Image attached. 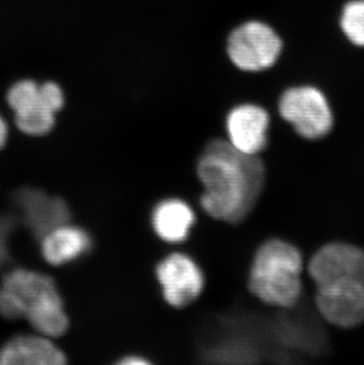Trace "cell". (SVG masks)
Instances as JSON below:
<instances>
[{
    "label": "cell",
    "mask_w": 364,
    "mask_h": 365,
    "mask_svg": "<svg viewBox=\"0 0 364 365\" xmlns=\"http://www.w3.org/2000/svg\"><path fill=\"white\" fill-rule=\"evenodd\" d=\"M270 118L263 108L243 104L234 108L227 116L228 142L238 150L258 155L268 145Z\"/></svg>",
    "instance_id": "10"
},
{
    "label": "cell",
    "mask_w": 364,
    "mask_h": 365,
    "mask_svg": "<svg viewBox=\"0 0 364 365\" xmlns=\"http://www.w3.org/2000/svg\"><path fill=\"white\" fill-rule=\"evenodd\" d=\"M279 113L302 138L320 140L333 130V115L323 93L313 86L286 90L279 101Z\"/></svg>",
    "instance_id": "6"
},
{
    "label": "cell",
    "mask_w": 364,
    "mask_h": 365,
    "mask_svg": "<svg viewBox=\"0 0 364 365\" xmlns=\"http://www.w3.org/2000/svg\"><path fill=\"white\" fill-rule=\"evenodd\" d=\"M7 138H9V128L5 120L0 116V149H3L4 145H6Z\"/></svg>",
    "instance_id": "16"
},
{
    "label": "cell",
    "mask_w": 364,
    "mask_h": 365,
    "mask_svg": "<svg viewBox=\"0 0 364 365\" xmlns=\"http://www.w3.org/2000/svg\"><path fill=\"white\" fill-rule=\"evenodd\" d=\"M308 272L316 286L340 277L364 273V250L348 242H329L310 259Z\"/></svg>",
    "instance_id": "9"
},
{
    "label": "cell",
    "mask_w": 364,
    "mask_h": 365,
    "mask_svg": "<svg viewBox=\"0 0 364 365\" xmlns=\"http://www.w3.org/2000/svg\"><path fill=\"white\" fill-rule=\"evenodd\" d=\"M317 311L324 321L340 329L364 323V273L349 274L316 286Z\"/></svg>",
    "instance_id": "5"
},
{
    "label": "cell",
    "mask_w": 364,
    "mask_h": 365,
    "mask_svg": "<svg viewBox=\"0 0 364 365\" xmlns=\"http://www.w3.org/2000/svg\"><path fill=\"white\" fill-rule=\"evenodd\" d=\"M198 176L203 186V210L217 220L237 224L248 217L261 195L265 165L258 155L214 140L200 156Z\"/></svg>",
    "instance_id": "1"
},
{
    "label": "cell",
    "mask_w": 364,
    "mask_h": 365,
    "mask_svg": "<svg viewBox=\"0 0 364 365\" xmlns=\"http://www.w3.org/2000/svg\"><path fill=\"white\" fill-rule=\"evenodd\" d=\"M282 41L268 25L248 21L231 34L227 51L234 66L244 71L271 68L282 51Z\"/></svg>",
    "instance_id": "7"
},
{
    "label": "cell",
    "mask_w": 364,
    "mask_h": 365,
    "mask_svg": "<svg viewBox=\"0 0 364 365\" xmlns=\"http://www.w3.org/2000/svg\"><path fill=\"white\" fill-rule=\"evenodd\" d=\"M91 247L88 232L74 225H59L41 237V253L52 266H63L86 255Z\"/></svg>",
    "instance_id": "12"
},
{
    "label": "cell",
    "mask_w": 364,
    "mask_h": 365,
    "mask_svg": "<svg viewBox=\"0 0 364 365\" xmlns=\"http://www.w3.org/2000/svg\"><path fill=\"white\" fill-rule=\"evenodd\" d=\"M156 278L166 302L174 307L192 304L203 289V271L188 255L173 253L156 267Z\"/></svg>",
    "instance_id": "8"
},
{
    "label": "cell",
    "mask_w": 364,
    "mask_h": 365,
    "mask_svg": "<svg viewBox=\"0 0 364 365\" xmlns=\"http://www.w3.org/2000/svg\"><path fill=\"white\" fill-rule=\"evenodd\" d=\"M303 257L298 248L280 239L261 245L252 262L248 287L263 303L291 309L302 296Z\"/></svg>",
    "instance_id": "3"
},
{
    "label": "cell",
    "mask_w": 364,
    "mask_h": 365,
    "mask_svg": "<svg viewBox=\"0 0 364 365\" xmlns=\"http://www.w3.org/2000/svg\"><path fill=\"white\" fill-rule=\"evenodd\" d=\"M44 334H21L0 348V365H63L66 356Z\"/></svg>",
    "instance_id": "11"
},
{
    "label": "cell",
    "mask_w": 364,
    "mask_h": 365,
    "mask_svg": "<svg viewBox=\"0 0 364 365\" xmlns=\"http://www.w3.org/2000/svg\"><path fill=\"white\" fill-rule=\"evenodd\" d=\"M196 214L188 203L180 199H166L155 206L151 224L155 233L169 244H178L188 238Z\"/></svg>",
    "instance_id": "13"
},
{
    "label": "cell",
    "mask_w": 364,
    "mask_h": 365,
    "mask_svg": "<svg viewBox=\"0 0 364 365\" xmlns=\"http://www.w3.org/2000/svg\"><path fill=\"white\" fill-rule=\"evenodd\" d=\"M340 28L351 43L364 46V0H353L344 6Z\"/></svg>",
    "instance_id": "15"
},
{
    "label": "cell",
    "mask_w": 364,
    "mask_h": 365,
    "mask_svg": "<svg viewBox=\"0 0 364 365\" xmlns=\"http://www.w3.org/2000/svg\"><path fill=\"white\" fill-rule=\"evenodd\" d=\"M7 103L14 113V123L28 136H44L55 125L56 114L64 106V93L54 82L37 84L21 81L7 93Z\"/></svg>",
    "instance_id": "4"
},
{
    "label": "cell",
    "mask_w": 364,
    "mask_h": 365,
    "mask_svg": "<svg viewBox=\"0 0 364 365\" xmlns=\"http://www.w3.org/2000/svg\"><path fill=\"white\" fill-rule=\"evenodd\" d=\"M0 314L7 319H26L35 332L50 338L61 337L69 329L55 280L34 269H14L4 277Z\"/></svg>",
    "instance_id": "2"
},
{
    "label": "cell",
    "mask_w": 364,
    "mask_h": 365,
    "mask_svg": "<svg viewBox=\"0 0 364 365\" xmlns=\"http://www.w3.org/2000/svg\"><path fill=\"white\" fill-rule=\"evenodd\" d=\"M121 364L124 365H135V364H148V361L141 356H128V357H124L122 361H121Z\"/></svg>",
    "instance_id": "17"
},
{
    "label": "cell",
    "mask_w": 364,
    "mask_h": 365,
    "mask_svg": "<svg viewBox=\"0 0 364 365\" xmlns=\"http://www.w3.org/2000/svg\"><path fill=\"white\" fill-rule=\"evenodd\" d=\"M69 208L59 197L31 193V224L39 237L69 220Z\"/></svg>",
    "instance_id": "14"
}]
</instances>
